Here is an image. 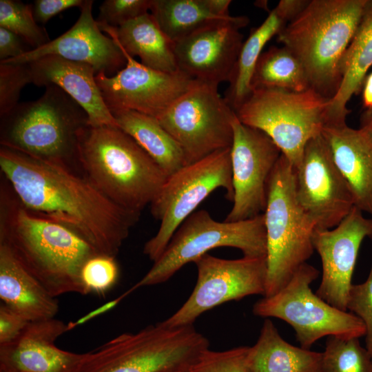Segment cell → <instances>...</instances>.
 I'll list each match as a JSON object with an SVG mask.
<instances>
[{
	"label": "cell",
	"mask_w": 372,
	"mask_h": 372,
	"mask_svg": "<svg viewBox=\"0 0 372 372\" xmlns=\"http://www.w3.org/2000/svg\"><path fill=\"white\" fill-rule=\"evenodd\" d=\"M0 167L27 210L66 226L99 254L115 257L141 216L112 203L65 164L1 145Z\"/></svg>",
	"instance_id": "obj_1"
},
{
	"label": "cell",
	"mask_w": 372,
	"mask_h": 372,
	"mask_svg": "<svg viewBox=\"0 0 372 372\" xmlns=\"http://www.w3.org/2000/svg\"><path fill=\"white\" fill-rule=\"evenodd\" d=\"M8 196L1 192L0 242L52 296L85 295L81 271L99 253L70 228L30 212L16 196Z\"/></svg>",
	"instance_id": "obj_2"
},
{
	"label": "cell",
	"mask_w": 372,
	"mask_h": 372,
	"mask_svg": "<svg viewBox=\"0 0 372 372\" xmlns=\"http://www.w3.org/2000/svg\"><path fill=\"white\" fill-rule=\"evenodd\" d=\"M77 161L87 180L116 205L141 214L167 176L119 127L87 125L79 133Z\"/></svg>",
	"instance_id": "obj_3"
},
{
	"label": "cell",
	"mask_w": 372,
	"mask_h": 372,
	"mask_svg": "<svg viewBox=\"0 0 372 372\" xmlns=\"http://www.w3.org/2000/svg\"><path fill=\"white\" fill-rule=\"evenodd\" d=\"M368 0H311L277 35L300 61L310 87L331 100L338 92L342 58Z\"/></svg>",
	"instance_id": "obj_4"
},
{
	"label": "cell",
	"mask_w": 372,
	"mask_h": 372,
	"mask_svg": "<svg viewBox=\"0 0 372 372\" xmlns=\"http://www.w3.org/2000/svg\"><path fill=\"white\" fill-rule=\"evenodd\" d=\"M87 125L83 107L51 85L38 99L19 103L1 116V145L69 165L70 161H77L78 135Z\"/></svg>",
	"instance_id": "obj_5"
},
{
	"label": "cell",
	"mask_w": 372,
	"mask_h": 372,
	"mask_svg": "<svg viewBox=\"0 0 372 372\" xmlns=\"http://www.w3.org/2000/svg\"><path fill=\"white\" fill-rule=\"evenodd\" d=\"M193 325L168 327L162 322L121 334L87 355L77 372H164L188 370L209 349Z\"/></svg>",
	"instance_id": "obj_6"
},
{
	"label": "cell",
	"mask_w": 372,
	"mask_h": 372,
	"mask_svg": "<svg viewBox=\"0 0 372 372\" xmlns=\"http://www.w3.org/2000/svg\"><path fill=\"white\" fill-rule=\"evenodd\" d=\"M263 215L267 266L265 296L268 297L282 289L314 251L315 226L298 203L294 169L282 154L269 178Z\"/></svg>",
	"instance_id": "obj_7"
},
{
	"label": "cell",
	"mask_w": 372,
	"mask_h": 372,
	"mask_svg": "<svg viewBox=\"0 0 372 372\" xmlns=\"http://www.w3.org/2000/svg\"><path fill=\"white\" fill-rule=\"evenodd\" d=\"M329 101L311 88H259L235 113L242 123L267 134L295 168L307 143L327 124Z\"/></svg>",
	"instance_id": "obj_8"
},
{
	"label": "cell",
	"mask_w": 372,
	"mask_h": 372,
	"mask_svg": "<svg viewBox=\"0 0 372 372\" xmlns=\"http://www.w3.org/2000/svg\"><path fill=\"white\" fill-rule=\"evenodd\" d=\"M234 247L243 256L266 257L264 215L236 222H219L204 209L193 212L177 229L160 257L133 287L166 282L184 265L213 249Z\"/></svg>",
	"instance_id": "obj_9"
},
{
	"label": "cell",
	"mask_w": 372,
	"mask_h": 372,
	"mask_svg": "<svg viewBox=\"0 0 372 372\" xmlns=\"http://www.w3.org/2000/svg\"><path fill=\"white\" fill-rule=\"evenodd\" d=\"M318 275L316 267L304 263L282 289L258 300L253 306V313L285 321L294 329L300 347L307 349L324 336H365L366 327L360 318L313 293L310 285Z\"/></svg>",
	"instance_id": "obj_10"
},
{
	"label": "cell",
	"mask_w": 372,
	"mask_h": 372,
	"mask_svg": "<svg viewBox=\"0 0 372 372\" xmlns=\"http://www.w3.org/2000/svg\"><path fill=\"white\" fill-rule=\"evenodd\" d=\"M230 152L231 148L216 152L167 178L149 205L152 215L161 223L143 247V254L151 260L160 257L180 225L214 190L224 189L225 197L233 201Z\"/></svg>",
	"instance_id": "obj_11"
},
{
	"label": "cell",
	"mask_w": 372,
	"mask_h": 372,
	"mask_svg": "<svg viewBox=\"0 0 372 372\" xmlns=\"http://www.w3.org/2000/svg\"><path fill=\"white\" fill-rule=\"evenodd\" d=\"M218 87L198 83L156 118L180 146L184 165L231 147L236 113Z\"/></svg>",
	"instance_id": "obj_12"
},
{
	"label": "cell",
	"mask_w": 372,
	"mask_h": 372,
	"mask_svg": "<svg viewBox=\"0 0 372 372\" xmlns=\"http://www.w3.org/2000/svg\"><path fill=\"white\" fill-rule=\"evenodd\" d=\"M194 263L197 268L194 289L185 302L162 321L166 327L192 325L202 313L218 305L251 295H265L266 257L229 260L206 254Z\"/></svg>",
	"instance_id": "obj_13"
},
{
	"label": "cell",
	"mask_w": 372,
	"mask_h": 372,
	"mask_svg": "<svg viewBox=\"0 0 372 372\" xmlns=\"http://www.w3.org/2000/svg\"><path fill=\"white\" fill-rule=\"evenodd\" d=\"M293 169L296 199L315 229L337 226L355 203L322 134L307 143L300 163Z\"/></svg>",
	"instance_id": "obj_14"
},
{
	"label": "cell",
	"mask_w": 372,
	"mask_h": 372,
	"mask_svg": "<svg viewBox=\"0 0 372 372\" xmlns=\"http://www.w3.org/2000/svg\"><path fill=\"white\" fill-rule=\"evenodd\" d=\"M231 165L234 189L233 206L227 222L251 219L262 214L267 202L268 185L282 152L262 131L233 121Z\"/></svg>",
	"instance_id": "obj_15"
},
{
	"label": "cell",
	"mask_w": 372,
	"mask_h": 372,
	"mask_svg": "<svg viewBox=\"0 0 372 372\" xmlns=\"http://www.w3.org/2000/svg\"><path fill=\"white\" fill-rule=\"evenodd\" d=\"M120 48L127 60L125 68L112 76L103 72L95 76L110 112L132 110L156 119L200 83L180 70L167 73L148 68Z\"/></svg>",
	"instance_id": "obj_16"
},
{
	"label": "cell",
	"mask_w": 372,
	"mask_h": 372,
	"mask_svg": "<svg viewBox=\"0 0 372 372\" xmlns=\"http://www.w3.org/2000/svg\"><path fill=\"white\" fill-rule=\"evenodd\" d=\"M372 240V218L354 206L335 227L316 229L312 236L314 250L322 261V275L316 293L332 306L347 311V302L360 245Z\"/></svg>",
	"instance_id": "obj_17"
},
{
	"label": "cell",
	"mask_w": 372,
	"mask_h": 372,
	"mask_svg": "<svg viewBox=\"0 0 372 372\" xmlns=\"http://www.w3.org/2000/svg\"><path fill=\"white\" fill-rule=\"evenodd\" d=\"M249 21L245 16H233L175 43L178 70L204 83L229 82L244 42L240 30Z\"/></svg>",
	"instance_id": "obj_18"
},
{
	"label": "cell",
	"mask_w": 372,
	"mask_h": 372,
	"mask_svg": "<svg viewBox=\"0 0 372 372\" xmlns=\"http://www.w3.org/2000/svg\"><path fill=\"white\" fill-rule=\"evenodd\" d=\"M93 2L84 0L76 22L56 39L17 58L1 62L27 63L48 55H54L89 64L96 74L103 72L108 76H114L125 68L127 60L116 42L102 33L93 17Z\"/></svg>",
	"instance_id": "obj_19"
},
{
	"label": "cell",
	"mask_w": 372,
	"mask_h": 372,
	"mask_svg": "<svg viewBox=\"0 0 372 372\" xmlns=\"http://www.w3.org/2000/svg\"><path fill=\"white\" fill-rule=\"evenodd\" d=\"M67 331V324L55 318L30 322L15 340L0 344V371L77 372L87 353L62 350L55 344Z\"/></svg>",
	"instance_id": "obj_20"
},
{
	"label": "cell",
	"mask_w": 372,
	"mask_h": 372,
	"mask_svg": "<svg viewBox=\"0 0 372 372\" xmlns=\"http://www.w3.org/2000/svg\"><path fill=\"white\" fill-rule=\"evenodd\" d=\"M29 65L32 83L37 86L54 85L72 97L88 116L92 127H118L107 108L96 81V72L87 63L48 55Z\"/></svg>",
	"instance_id": "obj_21"
},
{
	"label": "cell",
	"mask_w": 372,
	"mask_h": 372,
	"mask_svg": "<svg viewBox=\"0 0 372 372\" xmlns=\"http://www.w3.org/2000/svg\"><path fill=\"white\" fill-rule=\"evenodd\" d=\"M321 134L351 188L355 206L372 215V141L346 122L327 124Z\"/></svg>",
	"instance_id": "obj_22"
},
{
	"label": "cell",
	"mask_w": 372,
	"mask_h": 372,
	"mask_svg": "<svg viewBox=\"0 0 372 372\" xmlns=\"http://www.w3.org/2000/svg\"><path fill=\"white\" fill-rule=\"evenodd\" d=\"M309 1H280L264 22L252 30L247 39L243 42L224 97L234 112L241 107L252 92L251 79L266 43L293 20L304 9Z\"/></svg>",
	"instance_id": "obj_23"
},
{
	"label": "cell",
	"mask_w": 372,
	"mask_h": 372,
	"mask_svg": "<svg viewBox=\"0 0 372 372\" xmlns=\"http://www.w3.org/2000/svg\"><path fill=\"white\" fill-rule=\"evenodd\" d=\"M0 298L28 322L54 318L55 297L30 273L5 244L0 242Z\"/></svg>",
	"instance_id": "obj_24"
},
{
	"label": "cell",
	"mask_w": 372,
	"mask_h": 372,
	"mask_svg": "<svg viewBox=\"0 0 372 372\" xmlns=\"http://www.w3.org/2000/svg\"><path fill=\"white\" fill-rule=\"evenodd\" d=\"M99 26L130 56H138L144 65L167 73L178 71L175 43L161 30L151 13L147 12L118 28L99 24Z\"/></svg>",
	"instance_id": "obj_25"
},
{
	"label": "cell",
	"mask_w": 372,
	"mask_h": 372,
	"mask_svg": "<svg viewBox=\"0 0 372 372\" xmlns=\"http://www.w3.org/2000/svg\"><path fill=\"white\" fill-rule=\"evenodd\" d=\"M372 67V0H368L360 23L340 62L342 81L329 101L328 123L346 122L350 111L347 103L362 89Z\"/></svg>",
	"instance_id": "obj_26"
},
{
	"label": "cell",
	"mask_w": 372,
	"mask_h": 372,
	"mask_svg": "<svg viewBox=\"0 0 372 372\" xmlns=\"http://www.w3.org/2000/svg\"><path fill=\"white\" fill-rule=\"evenodd\" d=\"M248 361L253 372H321L322 352L289 344L267 318L257 342L249 347Z\"/></svg>",
	"instance_id": "obj_27"
},
{
	"label": "cell",
	"mask_w": 372,
	"mask_h": 372,
	"mask_svg": "<svg viewBox=\"0 0 372 372\" xmlns=\"http://www.w3.org/2000/svg\"><path fill=\"white\" fill-rule=\"evenodd\" d=\"M111 113L118 127L152 158L167 177L184 166L180 146L156 118L132 110Z\"/></svg>",
	"instance_id": "obj_28"
},
{
	"label": "cell",
	"mask_w": 372,
	"mask_h": 372,
	"mask_svg": "<svg viewBox=\"0 0 372 372\" xmlns=\"http://www.w3.org/2000/svg\"><path fill=\"white\" fill-rule=\"evenodd\" d=\"M251 91L259 88H279L293 92L310 89L300 61L287 47L271 46L256 63L251 79Z\"/></svg>",
	"instance_id": "obj_29"
},
{
	"label": "cell",
	"mask_w": 372,
	"mask_h": 372,
	"mask_svg": "<svg viewBox=\"0 0 372 372\" xmlns=\"http://www.w3.org/2000/svg\"><path fill=\"white\" fill-rule=\"evenodd\" d=\"M150 13L174 43L210 24L230 19L209 13L200 0H151Z\"/></svg>",
	"instance_id": "obj_30"
},
{
	"label": "cell",
	"mask_w": 372,
	"mask_h": 372,
	"mask_svg": "<svg viewBox=\"0 0 372 372\" xmlns=\"http://www.w3.org/2000/svg\"><path fill=\"white\" fill-rule=\"evenodd\" d=\"M321 372H372V358L358 338L328 336Z\"/></svg>",
	"instance_id": "obj_31"
},
{
	"label": "cell",
	"mask_w": 372,
	"mask_h": 372,
	"mask_svg": "<svg viewBox=\"0 0 372 372\" xmlns=\"http://www.w3.org/2000/svg\"><path fill=\"white\" fill-rule=\"evenodd\" d=\"M0 27L19 36L32 50L50 41L46 30L37 23L32 5L21 1H0Z\"/></svg>",
	"instance_id": "obj_32"
},
{
	"label": "cell",
	"mask_w": 372,
	"mask_h": 372,
	"mask_svg": "<svg viewBox=\"0 0 372 372\" xmlns=\"http://www.w3.org/2000/svg\"><path fill=\"white\" fill-rule=\"evenodd\" d=\"M249 347L223 351H203L187 372H253L248 361Z\"/></svg>",
	"instance_id": "obj_33"
},
{
	"label": "cell",
	"mask_w": 372,
	"mask_h": 372,
	"mask_svg": "<svg viewBox=\"0 0 372 372\" xmlns=\"http://www.w3.org/2000/svg\"><path fill=\"white\" fill-rule=\"evenodd\" d=\"M80 276L85 294H103L116 282L118 267L114 257L98 254L84 263Z\"/></svg>",
	"instance_id": "obj_34"
},
{
	"label": "cell",
	"mask_w": 372,
	"mask_h": 372,
	"mask_svg": "<svg viewBox=\"0 0 372 372\" xmlns=\"http://www.w3.org/2000/svg\"><path fill=\"white\" fill-rule=\"evenodd\" d=\"M32 83L28 63L0 62V116L10 112L19 103L22 89Z\"/></svg>",
	"instance_id": "obj_35"
},
{
	"label": "cell",
	"mask_w": 372,
	"mask_h": 372,
	"mask_svg": "<svg viewBox=\"0 0 372 372\" xmlns=\"http://www.w3.org/2000/svg\"><path fill=\"white\" fill-rule=\"evenodd\" d=\"M151 0H105L99 7V25L118 28L150 10Z\"/></svg>",
	"instance_id": "obj_36"
},
{
	"label": "cell",
	"mask_w": 372,
	"mask_h": 372,
	"mask_svg": "<svg viewBox=\"0 0 372 372\" xmlns=\"http://www.w3.org/2000/svg\"><path fill=\"white\" fill-rule=\"evenodd\" d=\"M347 310L357 316L366 327V349L372 358V262L366 280L351 285L347 302Z\"/></svg>",
	"instance_id": "obj_37"
},
{
	"label": "cell",
	"mask_w": 372,
	"mask_h": 372,
	"mask_svg": "<svg viewBox=\"0 0 372 372\" xmlns=\"http://www.w3.org/2000/svg\"><path fill=\"white\" fill-rule=\"evenodd\" d=\"M29 322L19 313L1 303L0 305V344L15 340Z\"/></svg>",
	"instance_id": "obj_38"
},
{
	"label": "cell",
	"mask_w": 372,
	"mask_h": 372,
	"mask_svg": "<svg viewBox=\"0 0 372 372\" xmlns=\"http://www.w3.org/2000/svg\"><path fill=\"white\" fill-rule=\"evenodd\" d=\"M84 0H36L32 10L36 21L43 24L60 12L72 8H81Z\"/></svg>",
	"instance_id": "obj_39"
},
{
	"label": "cell",
	"mask_w": 372,
	"mask_h": 372,
	"mask_svg": "<svg viewBox=\"0 0 372 372\" xmlns=\"http://www.w3.org/2000/svg\"><path fill=\"white\" fill-rule=\"evenodd\" d=\"M28 46L19 36L0 27V62L17 58L31 50Z\"/></svg>",
	"instance_id": "obj_40"
},
{
	"label": "cell",
	"mask_w": 372,
	"mask_h": 372,
	"mask_svg": "<svg viewBox=\"0 0 372 372\" xmlns=\"http://www.w3.org/2000/svg\"><path fill=\"white\" fill-rule=\"evenodd\" d=\"M135 289L132 287L129 290L123 293L122 295L118 296L116 298L109 301L108 302L100 306L99 307L92 310L86 315L80 318L75 322H70L67 324L68 331H70L74 327L81 325L82 324L87 322L89 320L107 312L116 307L123 299H124L127 295L134 291Z\"/></svg>",
	"instance_id": "obj_41"
},
{
	"label": "cell",
	"mask_w": 372,
	"mask_h": 372,
	"mask_svg": "<svg viewBox=\"0 0 372 372\" xmlns=\"http://www.w3.org/2000/svg\"><path fill=\"white\" fill-rule=\"evenodd\" d=\"M205 8L211 14L227 17L230 16L229 7L231 3L230 0H200Z\"/></svg>",
	"instance_id": "obj_42"
},
{
	"label": "cell",
	"mask_w": 372,
	"mask_h": 372,
	"mask_svg": "<svg viewBox=\"0 0 372 372\" xmlns=\"http://www.w3.org/2000/svg\"><path fill=\"white\" fill-rule=\"evenodd\" d=\"M362 90L364 110L372 107V72L366 76Z\"/></svg>",
	"instance_id": "obj_43"
},
{
	"label": "cell",
	"mask_w": 372,
	"mask_h": 372,
	"mask_svg": "<svg viewBox=\"0 0 372 372\" xmlns=\"http://www.w3.org/2000/svg\"><path fill=\"white\" fill-rule=\"evenodd\" d=\"M360 121V129L372 141V107L364 110Z\"/></svg>",
	"instance_id": "obj_44"
},
{
	"label": "cell",
	"mask_w": 372,
	"mask_h": 372,
	"mask_svg": "<svg viewBox=\"0 0 372 372\" xmlns=\"http://www.w3.org/2000/svg\"><path fill=\"white\" fill-rule=\"evenodd\" d=\"M187 370H174V371H164V372H187Z\"/></svg>",
	"instance_id": "obj_45"
},
{
	"label": "cell",
	"mask_w": 372,
	"mask_h": 372,
	"mask_svg": "<svg viewBox=\"0 0 372 372\" xmlns=\"http://www.w3.org/2000/svg\"><path fill=\"white\" fill-rule=\"evenodd\" d=\"M0 372H5V371H0Z\"/></svg>",
	"instance_id": "obj_46"
},
{
	"label": "cell",
	"mask_w": 372,
	"mask_h": 372,
	"mask_svg": "<svg viewBox=\"0 0 372 372\" xmlns=\"http://www.w3.org/2000/svg\"></svg>",
	"instance_id": "obj_47"
}]
</instances>
